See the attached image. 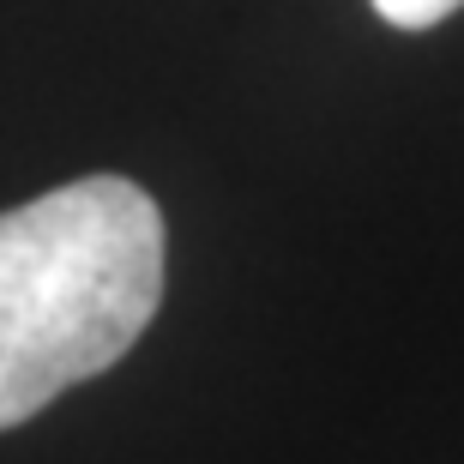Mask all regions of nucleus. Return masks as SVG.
I'll return each mask as SVG.
<instances>
[{"instance_id": "f257e3e1", "label": "nucleus", "mask_w": 464, "mask_h": 464, "mask_svg": "<svg viewBox=\"0 0 464 464\" xmlns=\"http://www.w3.org/2000/svg\"><path fill=\"white\" fill-rule=\"evenodd\" d=\"M163 302V211L85 175L0 211V429L115 368Z\"/></svg>"}, {"instance_id": "f03ea898", "label": "nucleus", "mask_w": 464, "mask_h": 464, "mask_svg": "<svg viewBox=\"0 0 464 464\" xmlns=\"http://www.w3.org/2000/svg\"><path fill=\"white\" fill-rule=\"evenodd\" d=\"M386 24H398V31H429V24H440V18H452L464 6V0H368Z\"/></svg>"}]
</instances>
